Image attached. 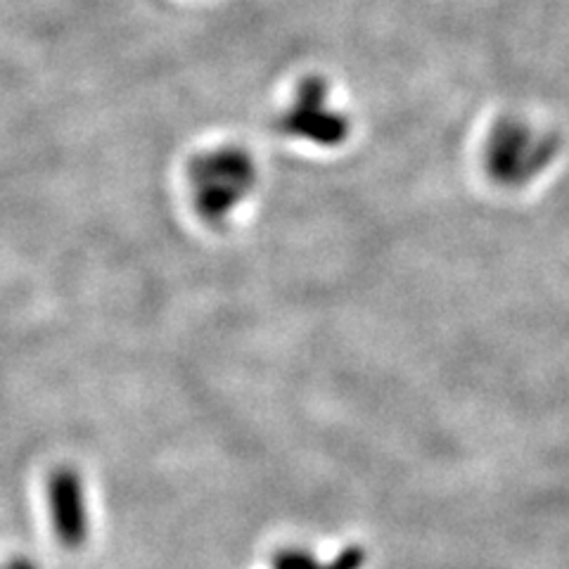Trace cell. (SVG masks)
I'll use <instances>...</instances> for the list:
<instances>
[{"mask_svg": "<svg viewBox=\"0 0 569 569\" xmlns=\"http://www.w3.org/2000/svg\"><path fill=\"white\" fill-rule=\"evenodd\" d=\"M194 211L211 226H221L254 190V159L242 148L226 146L198 154L188 167Z\"/></svg>", "mask_w": 569, "mask_h": 569, "instance_id": "cell-1", "label": "cell"}, {"mask_svg": "<svg viewBox=\"0 0 569 569\" xmlns=\"http://www.w3.org/2000/svg\"><path fill=\"white\" fill-rule=\"evenodd\" d=\"M278 129L320 148H337L349 138V119L328 104L326 79L309 77L299 83L295 102L282 112Z\"/></svg>", "mask_w": 569, "mask_h": 569, "instance_id": "cell-2", "label": "cell"}, {"mask_svg": "<svg viewBox=\"0 0 569 569\" xmlns=\"http://www.w3.org/2000/svg\"><path fill=\"white\" fill-rule=\"evenodd\" d=\"M550 154H553V146L548 140L533 142L531 131L522 121L501 119L487 138L485 164L493 181L510 186L541 169Z\"/></svg>", "mask_w": 569, "mask_h": 569, "instance_id": "cell-3", "label": "cell"}, {"mask_svg": "<svg viewBox=\"0 0 569 569\" xmlns=\"http://www.w3.org/2000/svg\"><path fill=\"white\" fill-rule=\"evenodd\" d=\"M83 482L74 468H58L48 482V506L56 537L67 548L83 546L88 537V508Z\"/></svg>", "mask_w": 569, "mask_h": 569, "instance_id": "cell-4", "label": "cell"}, {"mask_svg": "<svg viewBox=\"0 0 569 569\" xmlns=\"http://www.w3.org/2000/svg\"><path fill=\"white\" fill-rule=\"evenodd\" d=\"M366 565V550L361 546H349L332 562H318L305 550H282L276 556L273 569H361Z\"/></svg>", "mask_w": 569, "mask_h": 569, "instance_id": "cell-5", "label": "cell"}, {"mask_svg": "<svg viewBox=\"0 0 569 569\" xmlns=\"http://www.w3.org/2000/svg\"><path fill=\"white\" fill-rule=\"evenodd\" d=\"M0 569H36V565L24 560V558H20V560H10L6 565H0Z\"/></svg>", "mask_w": 569, "mask_h": 569, "instance_id": "cell-6", "label": "cell"}]
</instances>
